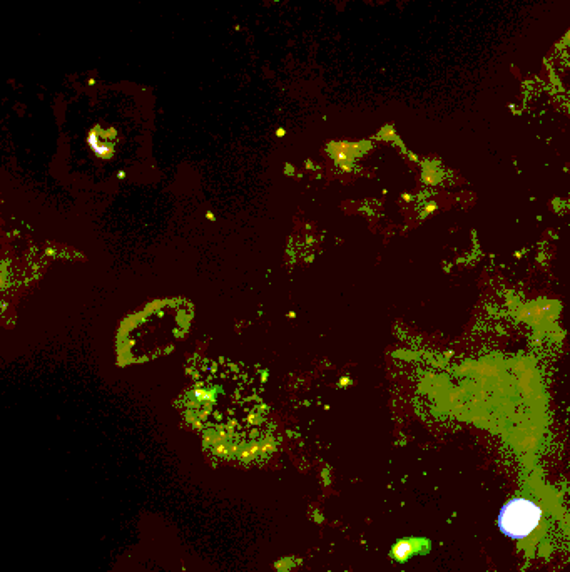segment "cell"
Wrapping results in <instances>:
<instances>
[{"instance_id":"6da1fadb","label":"cell","mask_w":570,"mask_h":572,"mask_svg":"<svg viewBox=\"0 0 570 572\" xmlns=\"http://www.w3.org/2000/svg\"><path fill=\"white\" fill-rule=\"evenodd\" d=\"M542 519L540 507L529 499L517 497L505 504L500 512L499 526L505 536L512 539H527L537 531Z\"/></svg>"}]
</instances>
